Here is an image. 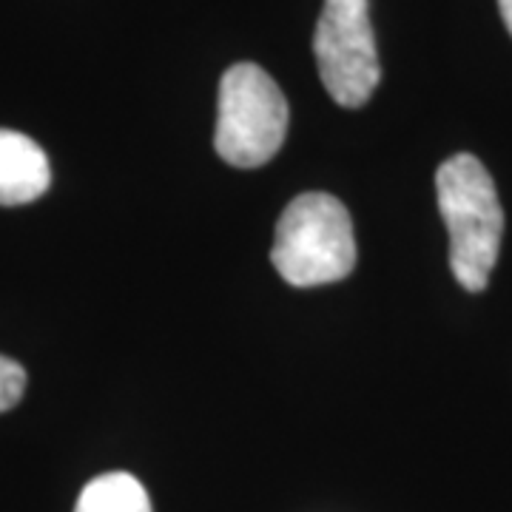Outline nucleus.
<instances>
[{
	"label": "nucleus",
	"mask_w": 512,
	"mask_h": 512,
	"mask_svg": "<svg viewBox=\"0 0 512 512\" xmlns=\"http://www.w3.org/2000/svg\"><path fill=\"white\" fill-rule=\"evenodd\" d=\"M436 197L450 237V271L464 291H484L504 237V211L490 171L473 154H456L436 171Z\"/></svg>",
	"instance_id": "1"
},
{
	"label": "nucleus",
	"mask_w": 512,
	"mask_h": 512,
	"mask_svg": "<svg viewBox=\"0 0 512 512\" xmlns=\"http://www.w3.org/2000/svg\"><path fill=\"white\" fill-rule=\"evenodd\" d=\"M274 268L296 288L339 282L356 265V237L348 208L336 197L299 194L276 222Z\"/></svg>",
	"instance_id": "2"
},
{
	"label": "nucleus",
	"mask_w": 512,
	"mask_h": 512,
	"mask_svg": "<svg viewBox=\"0 0 512 512\" xmlns=\"http://www.w3.org/2000/svg\"><path fill=\"white\" fill-rule=\"evenodd\" d=\"M498 12H501V18L507 23V29H510L512 35V0H498Z\"/></svg>",
	"instance_id": "8"
},
{
	"label": "nucleus",
	"mask_w": 512,
	"mask_h": 512,
	"mask_svg": "<svg viewBox=\"0 0 512 512\" xmlns=\"http://www.w3.org/2000/svg\"><path fill=\"white\" fill-rule=\"evenodd\" d=\"M74 512H151V501L134 476L106 473L83 487Z\"/></svg>",
	"instance_id": "6"
},
{
	"label": "nucleus",
	"mask_w": 512,
	"mask_h": 512,
	"mask_svg": "<svg viewBox=\"0 0 512 512\" xmlns=\"http://www.w3.org/2000/svg\"><path fill=\"white\" fill-rule=\"evenodd\" d=\"M49 157L32 137L0 128V205H26L49 191Z\"/></svg>",
	"instance_id": "5"
},
{
	"label": "nucleus",
	"mask_w": 512,
	"mask_h": 512,
	"mask_svg": "<svg viewBox=\"0 0 512 512\" xmlns=\"http://www.w3.org/2000/svg\"><path fill=\"white\" fill-rule=\"evenodd\" d=\"M26 390V370L15 362L0 356V413L12 410L23 399Z\"/></svg>",
	"instance_id": "7"
},
{
	"label": "nucleus",
	"mask_w": 512,
	"mask_h": 512,
	"mask_svg": "<svg viewBox=\"0 0 512 512\" xmlns=\"http://www.w3.org/2000/svg\"><path fill=\"white\" fill-rule=\"evenodd\" d=\"M288 100L256 63H237L220 80L214 146L225 163L259 168L271 163L288 134Z\"/></svg>",
	"instance_id": "3"
},
{
	"label": "nucleus",
	"mask_w": 512,
	"mask_h": 512,
	"mask_svg": "<svg viewBox=\"0 0 512 512\" xmlns=\"http://www.w3.org/2000/svg\"><path fill=\"white\" fill-rule=\"evenodd\" d=\"M313 55L325 89L339 106H365L382 80L367 0H325L313 35Z\"/></svg>",
	"instance_id": "4"
}]
</instances>
